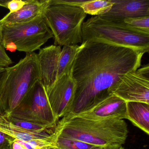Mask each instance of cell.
Returning a JSON list of instances; mask_svg holds the SVG:
<instances>
[{
    "label": "cell",
    "mask_w": 149,
    "mask_h": 149,
    "mask_svg": "<svg viewBox=\"0 0 149 149\" xmlns=\"http://www.w3.org/2000/svg\"><path fill=\"white\" fill-rule=\"evenodd\" d=\"M1 38H2V31H1V25L0 24V44L1 45Z\"/></svg>",
    "instance_id": "cell-30"
},
{
    "label": "cell",
    "mask_w": 149,
    "mask_h": 149,
    "mask_svg": "<svg viewBox=\"0 0 149 149\" xmlns=\"http://www.w3.org/2000/svg\"><path fill=\"white\" fill-rule=\"evenodd\" d=\"M76 83L71 74L64 75L46 90L48 100L56 120L68 114L74 97Z\"/></svg>",
    "instance_id": "cell-9"
},
{
    "label": "cell",
    "mask_w": 149,
    "mask_h": 149,
    "mask_svg": "<svg viewBox=\"0 0 149 149\" xmlns=\"http://www.w3.org/2000/svg\"><path fill=\"white\" fill-rule=\"evenodd\" d=\"M6 118H7L8 119L14 124L24 130L29 131L37 132L43 131L46 130H52V129H48L47 127L44 125L34 123L31 122L19 120L11 117Z\"/></svg>",
    "instance_id": "cell-21"
},
{
    "label": "cell",
    "mask_w": 149,
    "mask_h": 149,
    "mask_svg": "<svg viewBox=\"0 0 149 149\" xmlns=\"http://www.w3.org/2000/svg\"><path fill=\"white\" fill-rule=\"evenodd\" d=\"M54 131L48 130L37 132L29 131L14 124L7 118L0 115V132L15 139L29 141L45 138L49 136Z\"/></svg>",
    "instance_id": "cell-14"
},
{
    "label": "cell",
    "mask_w": 149,
    "mask_h": 149,
    "mask_svg": "<svg viewBox=\"0 0 149 149\" xmlns=\"http://www.w3.org/2000/svg\"><path fill=\"white\" fill-rule=\"evenodd\" d=\"M49 0H27L25 1L23 7L17 12L8 13L0 20V24L22 23L33 19L42 13Z\"/></svg>",
    "instance_id": "cell-13"
},
{
    "label": "cell",
    "mask_w": 149,
    "mask_h": 149,
    "mask_svg": "<svg viewBox=\"0 0 149 149\" xmlns=\"http://www.w3.org/2000/svg\"><path fill=\"white\" fill-rule=\"evenodd\" d=\"M13 63V61L6 53V49L0 44V67L8 68Z\"/></svg>",
    "instance_id": "cell-22"
},
{
    "label": "cell",
    "mask_w": 149,
    "mask_h": 149,
    "mask_svg": "<svg viewBox=\"0 0 149 149\" xmlns=\"http://www.w3.org/2000/svg\"><path fill=\"white\" fill-rule=\"evenodd\" d=\"M11 137L0 132V149H10Z\"/></svg>",
    "instance_id": "cell-24"
},
{
    "label": "cell",
    "mask_w": 149,
    "mask_h": 149,
    "mask_svg": "<svg viewBox=\"0 0 149 149\" xmlns=\"http://www.w3.org/2000/svg\"><path fill=\"white\" fill-rule=\"evenodd\" d=\"M35 149H59L56 145L47 146H42Z\"/></svg>",
    "instance_id": "cell-26"
},
{
    "label": "cell",
    "mask_w": 149,
    "mask_h": 149,
    "mask_svg": "<svg viewBox=\"0 0 149 149\" xmlns=\"http://www.w3.org/2000/svg\"></svg>",
    "instance_id": "cell-31"
},
{
    "label": "cell",
    "mask_w": 149,
    "mask_h": 149,
    "mask_svg": "<svg viewBox=\"0 0 149 149\" xmlns=\"http://www.w3.org/2000/svg\"><path fill=\"white\" fill-rule=\"evenodd\" d=\"M1 25V45L4 48L12 44L18 51L32 53L54 38L42 13L27 22Z\"/></svg>",
    "instance_id": "cell-6"
},
{
    "label": "cell",
    "mask_w": 149,
    "mask_h": 149,
    "mask_svg": "<svg viewBox=\"0 0 149 149\" xmlns=\"http://www.w3.org/2000/svg\"><path fill=\"white\" fill-rule=\"evenodd\" d=\"M119 21L132 31L149 35V16L129 18Z\"/></svg>",
    "instance_id": "cell-20"
},
{
    "label": "cell",
    "mask_w": 149,
    "mask_h": 149,
    "mask_svg": "<svg viewBox=\"0 0 149 149\" xmlns=\"http://www.w3.org/2000/svg\"><path fill=\"white\" fill-rule=\"evenodd\" d=\"M113 3L109 12L99 15L111 20L149 16V0H111Z\"/></svg>",
    "instance_id": "cell-12"
},
{
    "label": "cell",
    "mask_w": 149,
    "mask_h": 149,
    "mask_svg": "<svg viewBox=\"0 0 149 149\" xmlns=\"http://www.w3.org/2000/svg\"><path fill=\"white\" fill-rule=\"evenodd\" d=\"M25 4V1L22 0H12L10 1L8 5V9L10 13H15L20 10Z\"/></svg>",
    "instance_id": "cell-23"
},
{
    "label": "cell",
    "mask_w": 149,
    "mask_h": 149,
    "mask_svg": "<svg viewBox=\"0 0 149 149\" xmlns=\"http://www.w3.org/2000/svg\"><path fill=\"white\" fill-rule=\"evenodd\" d=\"M126 102L115 95H110L107 98L90 109L72 116L88 119H102L125 118Z\"/></svg>",
    "instance_id": "cell-10"
},
{
    "label": "cell",
    "mask_w": 149,
    "mask_h": 149,
    "mask_svg": "<svg viewBox=\"0 0 149 149\" xmlns=\"http://www.w3.org/2000/svg\"><path fill=\"white\" fill-rule=\"evenodd\" d=\"M89 40H102L149 52V35L132 31L120 21L99 16H92L83 24L82 42Z\"/></svg>",
    "instance_id": "cell-5"
},
{
    "label": "cell",
    "mask_w": 149,
    "mask_h": 149,
    "mask_svg": "<svg viewBox=\"0 0 149 149\" xmlns=\"http://www.w3.org/2000/svg\"><path fill=\"white\" fill-rule=\"evenodd\" d=\"M113 5L111 0H86L81 8L86 14L93 16H99L109 12Z\"/></svg>",
    "instance_id": "cell-18"
},
{
    "label": "cell",
    "mask_w": 149,
    "mask_h": 149,
    "mask_svg": "<svg viewBox=\"0 0 149 149\" xmlns=\"http://www.w3.org/2000/svg\"><path fill=\"white\" fill-rule=\"evenodd\" d=\"M54 130L59 135L103 147L122 146L128 137V125L116 118L88 119L78 117H63Z\"/></svg>",
    "instance_id": "cell-2"
},
{
    "label": "cell",
    "mask_w": 149,
    "mask_h": 149,
    "mask_svg": "<svg viewBox=\"0 0 149 149\" xmlns=\"http://www.w3.org/2000/svg\"><path fill=\"white\" fill-rule=\"evenodd\" d=\"M74 61L71 75L74 97L64 117L84 112L107 98L109 90L123 77L137 70L145 52L102 40H89Z\"/></svg>",
    "instance_id": "cell-1"
},
{
    "label": "cell",
    "mask_w": 149,
    "mask_h": 149,
    "mask_svg": "<svg viewBox=\"0 0 149 149\" xmlns=\"http://www.w3.org/2000/svg\"><path fill=\"white\" fill-rule=\"evenodd\" d=\"M58 2L62 4L74 6L81 7L82 5L86 1L84 0H57Z\"/></svg>",
    "instance_id": "cell-25"
},
{
    "label": "cell",
    "mask_w": 149,
    "mask_h": 149,
    "mask_svg": "<svg viewBox=\"0 0 149 149\" xmlns=\"http://www.w3.org/2000/svg\"><path fill=\"white\" fill-rule=\"evenodd\" d=\"M56 136L54 132L47 137L29 141H22L11 137L10 149H35L42 146L56 145Z\"/></svg>",
    "instance_id": "cell-17"
},
{
    "label": "cell",
    "mask_w": 149,
    "mask_h": 149,
    "mask_svg": "<svg viewBox=\"0 0 149 149\" xmlns=\"http://www.w3.org/2000/svg\"><path fill=\"white\" fill-rule=\"evenodd\" d=\"M40 80L37 55L35 52L26 53L17 64L6 68L0 83V115L8 117L24 102Z\"/></svg>",
    "instance_id": "cell-3"
},
{
    "label": "cell",
    "mask_w": 149,
    "mask_h": 149,
    "mask_svg": "<svg viewBox=\"0 0 149 149\" xmlns=\"http://www.w3.org/2000/svg\"><path fill=\"white\" fill-rule=\"evenodd\" d=\"M125 119L149 134V104L139 102H127Z\"/></svg>",
    "instance_id": "cell-15"
},
{
    "label": "cell",
    "mask_w": 149,
    "mask_h": 149,
    "mask_svg": "<svg viewBox=\"0 0 149 149\" xmlns=\"http://www.w3.org/2000/svg\"><path fill=\"white\" fill-rule=\"evenodd\" d=\"M101 149H125L122 146H108L102 147Z\"/></svg>",
    "instance_id": "cell-27"
},
{
    "label": "cell",
    "mask_w": 149,
    "mask_h": 149,
    "mask_svg": "<svg viewBox=\"0 0 149 149\" xmlns=\"http://www.w3.org/2000/svg\"><path fill=\"white\" fill-rule=\"evenodd\" d=\"M115 95L127 102H139L149 104V64L125 75L109 89Z\"/></svg>",
    "instance_id": "cell-8"
},
{
    "label": "cell",
    "mask_w": 149,
    "mask_h": 149,
    "mask_svg": "<svg viewBox=\"0 0 149 149\" xmlns=\"http://www.w3.org/2000/svg\"><path fill=\"white\" fill-rule=\"evenodd\" d=\"M6 68H1L0 67V83L2 80V77H3V75L6 71Z\"/></svg>",
    "instance_id": "cell-29"
},
{
    "label": "cell",
    "mask_w": 149,
    "mask_h": 149,
    "mask_svg": "<svg viewBox=\"0 0 149 149\" xmlns=\"http://www.w3.org/2000/svg\"><path fill=\"white\" fill-rule=\"evenodd\" d=\"M42 14L51 30L55 46H74L82 42V26L87 14L80 7L49 0Z\"/></svg>",
    "instance_id": "cell-4"
},
{
    "label": "cell",
    "mask_w": 149,
    "mask_h": 149,
    "mask_svg": "<svg viewBox=\"0 0 149 149\" xmlns=\"http://www.w3.org/2000/svg\"><path fill=\"white\" fill-rule=\"evenodd\" d=\"M82 47V44L63 46L59 58L57 80L64 75L71 74L74 61Z\"/></svg>",
    "instance_id": "cell-16"
},
{
    "label": "cell",
    "mask_w": 149,
    "mask_h": 149,
    "mask_svg": "<svg viewBox=\"0 0 149 149\" xmlns=\"http://www.w3.org/2000/svg\"><path fill=\"white\" fill-rule=\"evenodd\" d=\"M9 0H0V6L8 8V5Z\"/></svg>",
    "instance_id": "cell-28"
},
{
    "label": "cell",
    "mask_w": 149,
    "mask_h": 149,
    "mask_svg": "<svg viewBox=\"0 0 149 149\" xmlns=\"http://www.w3.org/2000/svg\"><path fill=\"white\" fill-rule=\"evenodd\" d=\"M8 117L44 125L49 129H54L58 122L41 80L36 83L24 102Z\"/></svg>",
    "instance_id": "cell-7"
},
{
    "label": "cell",
    "mask_w": 149,
    "mask_h": 149,
    "mask_svg": "<svg viewBox=\"0 0 149 149\" xmlns=\"http://www.w3.org/2000/svg\"><path fill=\"white\" fill-rule=\"evenodd\" d=\"M61 51V47L54 45L40 49L37 54L41 81L46 90L57 80Z\"/></svg>",
    "instance_id": "cell-11"
},
{
    "label": "cell",
    "mask_w": 149,
    "mask_h": 149,
    "mask_svg": "<svg viewBox=\"0 0 149 149\" xmlns=\"http://www.w3.org/2000/svg\"><path fill=\"white\" fill-rule=\"evenodd\" d=\"M56 136V145L59 149H101L100 146L92 145L80 140L63 136L54 130Z\"/></svg>",
    "instance_id": "cell-19"
}]
</instances>
